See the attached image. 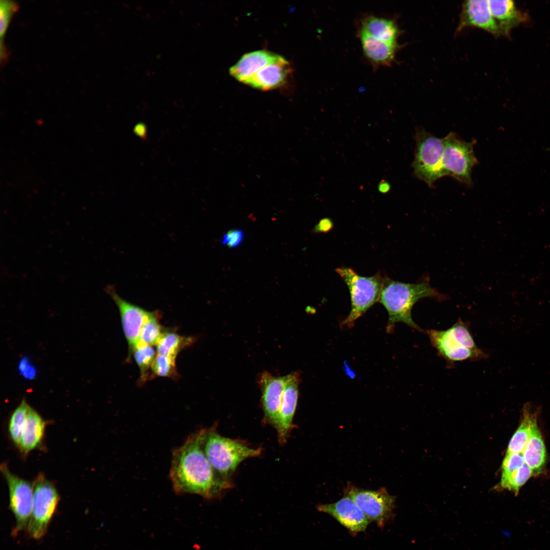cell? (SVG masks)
<instances>
[{
	"label": "cell",
	"instance_id": "cell-27",
	"mask_svg": "<svg viewBox=\"0 0 550 550\" xmlns=\"http://www.w3.org/2000/svg\"><path fill=\"white\" fill-rule=\"evenodd\" d=\"M31 407L26 400L23 399L9 417L8 423V435L16 448L19 443L21 429Z\"/></svg>",
	"mask_w": 550,
	"mask_h": 550
},
{
	"label": "cell",
	"instance_id": "cell-11",
	"mask_svg": "<svg viewBox=\"0 0 550 550\" xmlns=\"http://www.w3.org/2000/svg\"><path fill=\"white\" fill-rule=\"evenodd\" d=\"M300 374L294 372L285 376V381L278 419L275 427L279 443L285 444L293 428V419L299 394Z\"/></svg>",
	"mask_w": 550,
	"mask_h": 550
},
{
	"label": "cell",
	"instance_id": "cell-10",
	"mask_svg": "<svg viewBox=\"0 0 550 550\" xmlns=\"http://www.w3.org/2000/svg\"><path fill=\"white\" fill-rule=\"evenodd\" d=\"M105 291L118 308L123 333L128 343V356L131 358L133 349L139 343L141 328L151 312L125 300L117 294L112 286H106Z\"/></svg>",
	"mask_w": 550,
	"mask_h": 550
},
{
	"label": "cell",
	"instance_id": "cell-7",
	"mask_svg": "<svg viewBox=\"0 0 550 550\" xmlns=\"http://www.w3.org/2000/svg\"><path fill=\"white\" fill-rule=\"evenodd\" d=\"M444 140L442 165L445 176H451L468 186L472 185V169L478 163L474 152L476 142H465L453 132Z\"/></svg>",
	"mask_w": 550,
	"mask_h": 550
},
{
	"label": "cell",
	"instance_id": "cell-15",
	"mask_svg": "<svg viewBox=\"0 0 550 550\" xmlns=\"http://www.w3.org/2000/svg\"><path fill=\"white\" fill-rule=\"evenodd\" d=\"M426 333L432 345L440 356L449 363L481 360L487 356V354L483 351L476 352L462 346L452 338L446 330L429 329Z\"/></svg>",
	"mask_w": 550,
	"mask_h": 550
},
{
	"label": "cell",
	"instance_id": "cell-23",
	"mask_svg": "<svg viewBox=\"0 0 550 550\" xmlns=\"http://www.w3.org/2000/svg\"><path fill=\"white\" fill-rule=\"evenodd\" d=\"M537 422L536 416L531 406L526 404L523 409L521 423L509 443L506 453H522L529 439L531 431Z\"/></svg>",
	"mask_w": 550,
	"mask_h": 550
},
{
	"label": "cell",
	"instance_id": "cell-34",
	"mask_svg": "<svg viewBox=\"0 0 550 550\" xmlns=\"http://www.w3.org/2000/svg\"><path fill=\"white\" fill-rule=\"evenodd\" d=\"M378 191L382 194H387L391 189V185L386 180L380 181L377 186Z\"/></svg>",
	"mask_w": 550,
	"mask_h": 550
},
{
	"label": "cell",
	"instance_id": "cell-9",
	"mask_svg": "<svg viewBox=\"0 0 550 550\" xmlns=\"http://www.w3.org/2000/svg\"><path fill=\"white\" fill-rule=\"evenodd\" d=\"M345 495L351 498L367 517L383 527L392 516L395 497L383 487L376 490L364 489L349 483Z\"/></svg>",
	"mask_w": 550,
	"mask_h": 550
},
{
	"label": "cell",
	"instance_id": "cell-25",
	"mask_svg": "<svg viewBox=\"0 0 550 550\" xmlns=\"http://www.w3.org/2000/svg\"><path fill=\"white\" fill-rule=\"evenodd\" d=\"M131 355L139 369V384L143 385L150 379L149 372L157 355L156 349L153 346L139 342L133 349Z\"/></svg>",
	"mask_w": 550,
	"mask_h": 550
},
{
	"label": "cell",
	"instance_id": "cell-4",
	"mask_svg": "<svg viewBox=\"0 0 550 550\" xmlns=\"http://www.w3.org/2000/svg\"><path fill=\"white\" fill-rule=\"evenodd\" d=\"M336 271L347 285L351 299L350 311L341 325L351 328L359 318L378 301L384 277L380 273L369 277L361 276L347 267H338Z\"/></svg>",
	"mask_w": 550,
	"mask_h": 550
},
{
	"label": "cell",
	"instance_id": "cell-20",
	"mask_svg": "<svg viewBox=\"0 0 550 550\" xmlns=\"http://www.w3.org/2000/svg\"><path fill=\"white\" fill-rule=\"evenodd\" d=\"M278 56L264 50L245 53L230 69V73L237 80L244 83Z\"/></svg>",
	"mask_w": 550,
	"mask_h": 550
},
{
	"label": "cell",
	"instance_id": "cell-3",
	"mask_svg": "<svg viewBox=\"0 0 550 550\" xmlns=\"http://www.w3.org/2000/svg\"><path fill=\"white\" fill-rule=\"evenodd\" d=\"M202 430L204 453L213 469L225 479L230 480L243 460L261 453V448H251L240 441L223 436L215 427Z\"/></svg>",
	"mask_w": 550,
	"mask_h": 550
},
{
	"label": "cell",
	"instance_id": "cell-19",
	"mask_svg": "<svg viewBox=\"0 0 550 550\" xmlns=\"http://www.w3.org/2000/svg\"><path fill=\"white\" fill-rule=\"evenodd\" d=\"M359 32L364 33L379 40L396 44L400 30L393 19L366 15L360 20Z\"/></svg>",
	"mask_w": 550,
	"mask_h": 550
},
{
	"label": "cell",
	"instance_id": "cell-31",
	"mask_svg": "<svg viewBox=\"0 0 550 550\" xmlns=\"http://www.w3.org/2000/svg\"><path fill=\"white\" fill-rule=\"evenodd\" d=\"M532 475V470L525 463L511 474L503 489H508L517 495L520 488Z\"/></svg>",
	"mask_w": 550,
	"mask_h": 550
},
{
	"label": "cell",
	"instance_id": "cell-33",
	"mask_svg": "<svg viewBox=\"0 0 550 550\" xmlns=\"http://www.w3.org/2000/svg\"><path fill=\"white\" fill-rule=\"evenodd\" d=\"M244 239V233L240 229H232L223 236L222 243L230 248H234L241 244Z\"/></svg>",
	"mask_w": 550,
	"mask_h": 550
},
{
	"label": "cell",
	"instance_id": "cell-22",
	"mask_svg": "<svg viewBox=\"0 0 550 550\" xmlns=\"http://www.w3.org/2000/svg\"><path fill=\"white\" fill-rule=\"evenodd\" d=\"M522 453L525 463L531 469L533 475L540 473L546 460V450L537 422L532 428L529 439Z\"/></svg>",
	"mask_w": 550,
	"mask_h": 550
},
{
	"label": "cell",
	"instance_id": "cell-32",
	"mask_svg": "<svg viewBox=\"0 0 550 550\" xmlns=\"http://www.w3.org/2000/svg\"><path fill=\"white\" fill-rule=\"evenodd\" d=\"M18 9V4L11 0L0 1V37L1 40L4 37L10 20Z\"/></svg>",
	"mask_w": 550,
	"mask_h": 550
},
{
	"label": "cell",
	"instance_id": "cell-18",
	"mask_svg": "<svg viewBox=\"0 0 550 550\" xmlns=\"http://www.w3.org/2000/svg\"><path fill=\"white\" fill-rule=\"evenodd\" d=\"M358 33L363 53L374 67L389 66L392 64L399 48L398 43H389L363 33Z\"/></svg>",
	"mask_w": 550,
	"mask_h": 550
},
{
	"label": "cell",
	"instance_id": "cell-30",
	"mask_svg": "<svg viewBox=\"0 0 550 550\" xmlns=\"http://www.w3.org/2000/svg\"><path fill=\"white\" fill-rule=\"evenodd\" d=\"M525 463L522 453H506L502 465L501 488H504L511 474Z\"/></svg>",
	"mask_w": 550,
	"mask_h": 550
},
{
	"label": "cell",
	"instance_id": "cell-13",
	"mask_svg": "<svg viewBox=\"0 0 550 550\" xmlns=\"http://www.w3.org/2000/svg\"><path fill=\"white\" fill-rule=\"evenodd\" d=\"M317 509L333 516L354 534L364 531L371 521L353 500L346 495L336 502L319 505Z\"/></svg>",
	"mask_w": 550,
	"mask_h": 550
},
{
	"label": "cell",
	"instance_id": "cell-24",
	"mask_svg": "<svg viewBox=\"0 0 550 550\" xmlns=\"http://www.w3.org/2000/svg\"><path fill=\"white\" fill-rule=\"evenodd\" d=\"M195 341V337L181 336L173 331L167 329L156 345L157 354L176 360L180 351Z\"/></svg>",
	"mask_w": 550,
	"mask_h": 550
},
{
	"label": "cell",
	"instance_id": "cell-12",
	"mask_svg": "<svg viewBox=\"0 0 550 550\" xmlns=\"http://www.w3.org/2000/svg\"><path fill=\"white\" fill-rule=\"evenodd\" d=\"M285 381V376H274L267 371L261 373L258 379L261 392L264 421L274 428L278 419Z\"/></svg>",
	"mask_w": 550,
	"mask_h": 550
},
{
	"label": "cell",
	"instance_id": "cell-5",
	"mask_svg": "<svg viewBox=\"0 0 550 550\" xmlns=\"http://www.w3.org/2000/svg\"><path fill=\"white\" fill-rule=\"evenodd\" d=\"M415 136L416 146L412 163L414 172L431 187L435 181L445 176L442 165L444 140L421 127L417 129Z\"/></svg>",
	"mask_w": 550,
	"mask_h": 550
},
{
	"label": "cell",
	"instance_id": "cell-35",
	"mask_svg": "<svg viewBox=\"0 0 550 550\" xmlns=\"http://www.w3.org/2000/svg\"><path fill=\"white\" fill-rule=\"evenodd\" d=\"M549 178H550V177H549Z\"/></svg>",
	"mask_w": 550,
	"mask_h": 550
},
{
	"label": "cell",
	"instance_id": "cell-29",
	"mask_svg": "<svg viewBox=\"0 0 550 550\" xmlns=\"http://www.w3.org/2000/svg\"><path fill=\"white\" fill-rule=\"evenodd\" d=\"M448 334L462 346L476 352L482 350L476 344L468 326L461 319L446 330Z\"/></svg>",
	"mask_w": 550,
	"mask_h": 550
},
{
	"label": "cell",
	"instance_id": "cell-21",
	"mask_svg": "<svg viewBox=\"0 0 550 550\" xmlns=\"http://www.w3.org/2000/svg\"><path fill=\"white\" fill-rule=\"evenodd\" d=\"M492 15L498 24L502 35L508 36L511 30L525 20L524 16L510 0H489Z\"/></svg>",
	"mask_w": 550,
	"mask_h": 550
},
{
	"label": "cell",
	"instance_id": "cell-17",
	"mask_svg": "<svg viewBox=\"0 0 550 550\" xmlns=\"http://www.w3.org/2000/svg\"><path fill=\"white\" fill-rule=\"evenodd\" d=\"M47 423L31 407L21 429L17 449L25 457L31 451L40 448L44 439Z\"/></svg>",
	"mask_w": 550,
	"mask_h": 550
},
{
	"label": "cell",
	"instance_id": "cell-16",
	"mask_svg": "<svg viewBox=\"0 0 550 550\" xmlns=\"http://www.w3.org/2000/svg\"><path fill=\"white\" fill-rule=\"evenodd\" d=\"M289 62L280 56L261 68L244 84L261 90L275 89L284 85L291 73Z\"/></svg>",
	"mask_w": 550,
	"mask_h": 550
},
{
	"label": "cell",
	"instance_id": "cell-2",
	"mask_svg": "<svg viewBox=\"0 0 550 550\" xmlns=\"http://www.w3.org/2000/svg\"><path fill=\"white\" fill-rule=\"evenodd\" d=\"M424 298L441 301L447 297L431 287L427 279L416 283H407L384 277L378 302L384 306L388 313L387 332L392 333L398 322L423 332L413 320L411 311L415 304Z\"/></svg>",
	"mask_w": 550,
	"mask_h": 550
},
{
	"label": "cell",
	"instance_id": "cell-6",
	"mask_svg": "<svg viewBox=\"0 0 550 550\" xmlns=\"http://www.w3.org/2000/svg\"><path fill=\"white\" fill-rule=\"evenodd\" d=\"M33 483L32 513L27 531L31 538L39 539L48 530L56 511L60 496L54 484L43 474H39Z\"/></svg>",
	"mask_w": 550,
	"mask_h": 550
},
{
	"label": "cell",
	"instance_id": "cell-8",
	"mask_svg": "<svg viewBox=\"0 0 550 550\" xmlns=\"http://www.w3.org/2000/svg\"><path fill=\"white\" fill-rule=\"evenodd\" d=\"M1 471L8 488L9 508L15 519L12 534L17 535L27 530L29 524L33 499V483L12 473L5 462L1 464Z\"/></svg>",
	"mask_w": 550,
	"mask_h": 550
},
{
	"label": "cell",
	"instance_id": "cell-26",
	"mask_svg": "<svg viewBox=\"0 0 550 550\" xmlns=\"http://www.w3.org/2000/svg\"><path fill=\"white\" fill-rule=\"evenodd\" d=\"M159 315L158 311L151 312L141 328L139 342L151 346L157 345L167 330L160 323Z\"/></svg>",
	"mask_w": 550,
	"mask_h": 550
},
{
	"label": "cell",
	"instance_id": "cell-28",
	"mask_svg": "<svg viewBox=\"0 0 550 550\" xmlns=\"http://www.w3.org/2000/svg\"><path fill=\"white\" fill-rule=\"evenodd\" d=\"M151 371L150 378L166 377L176 380L179 378L176 367V360L163 355L157 354Z\"/></svg>",
	"mask_w": 550,
	"mask_h": 550
},
{
	"label": "cell",
	"instance_id": "cell-14",
	"mask_svg": "<svg viewBox=\"0 0 550 550\" xmlns=\"http://www.w3.org/2000/svg\"><path fill=\"white\" fill-rule=\"evenodd\" d=\"M470 26L482 29L496 37L502 35L487 0H468L463 2L456 32Z\"/></svg>",
	"mask_w": 550,
	"mask_h": 550
},
{
	"label": "cell",
	"instance_id": "cell-1",
	"mask_svg": "<svg viewBox=\"0 0 550 550\" xmlns=\"http://www.w3.org/2000/svg\"><path fill=\"white\" fill-rule=\"evenodd\" d=\"M203 430L191 434L172 452L170 477L174 490L206 499L221 497L233 484L221 477L208 460L202 446Z\"/></svg>",
	"mask_w": 550,
	"mask_h": 550
}]
</instances>
